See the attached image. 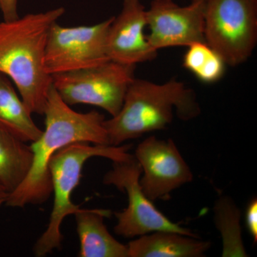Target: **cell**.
<instances>
[{"instance_id": "1", "label": "cell", "mask_w": 257, "mask_h": 257, "mask_svg": "<svg viewBox=\"0 0 257 257\" xmlns=\"http://www.w3.org/2000/svg\"><path fill=\"white\" fill-rule=\"evenodd\" d=\"M45 128L30 147L33 158L26 178L7 197L8 207L24 208L47 202L52 192L49 164L60 149L77 143L110 145L104 127V116L96 111L80 113L66 104L51 86L44 114Z\"/></svg>"}, {"instance_id": "2", "label": "cell", "mask_w": 257, "mask_h": 257, "mask_svg": "<svg viewBox=\"0 0 257 257\" xmlns=\"http://www.w3.org/2000/svg\"><path fill=\"white\" fill-rule=\"evenodd\" d=\"M64 8L0 23V73L11 79L32 114H43L52 76L45 67L50 29Z\"/></svg>"}, {"instance_id": "3", "label": "cell", "mask_w": 257, "mask_h": 257, "mask_svg": "<svg viewBox=\"0 0 257 257\" xmlns=\"http://www.w3.org/2000/svg\"><path fill=\"white\" fill-rule=\"evenodd\" d=\"M174 112L182 121L195 119L201 114L193 89L175 78L163 84L135 78L119 112L104 120L109 144L119 146L145 134L165 130L173 121Z\"/></svg>"}, {"instance_id": "4", "label": "cell", "mask_w": 257, "mask_h": 257, "mask_svg": "<svg viewBox=\"0 0 257 257\" xmlns=\"http://www.w3.org/2000/svg\"><path fill=\"white\" fill-rule=\"evenodd\" d=\"M131 147L132 145L91 146L89 143H77L67 145L56 152L49 164L52 194L54 195L53 207L47 229L34 246L35 256H46L62 246V221L67 216L74 214L80 209V205L72 202V194L79 185L86 162L94 157L109 159L112 162H126L134 157L128 152Z\"/></svg>"}, {"instance_id": "5", "label": "cell", "mask_w": 257, "mask_h": 257, "mask_svg": "<svg viewBox=\"0 0 257 257\" xmlns=\"http://www.w3.org/2000/svg\"><path fill=\"white\" fill-rule=\"evenodd\" d=\"M204 37L226 65L246 62L256 45L257 0H205Z\"/></svg>"}, {"instance_id": "6", "label": "cell", "mask_w": 257, "mask_h": 257, "mask_svg": "<svg viewBox=\"0 0 257 257\" xmlns=\"http://www.w3.org/2000/svg\"><path fill=\"white\" fill-rule=\"evenodd\" d=\"M136 65L108 60L89 68L54 74L52 85L69 106H98L111 116L119 112Z\"/></svg>"}, {"instance_id": "7", "label": "cell", "mask_w": 257, "mask_h": 257, "mask_svg": "<svg viewBox=\"0 0 257 257\" xmlns=\"http://www.w3.org/2000/svg\"><path fill=\"white\" fill-rule=\"evenodd\" d=\"M142 172L141 166L134 156L126 162H113L112 169L104 176V184L114 186L127 195V207L114 214V232L126 239H133L167 230L199 238L197 233L173 222L154 205L140 187Z\"/></svg>"}, {"instance_id": "8", "label": "cell", "mask_w": 257, "mask_h": 257, "mask_svg": "<svg viewBox=\"0 0 257 257\" xmlns=\"http://www.w3.org/2000/svg\"><path fill=\"white\" fill-rule=\"evenodd\" d=\"M114 17L96 25L63 27L53 24L49 33L45 67L47 73L73 72L109 60L106 37Z\"/></svg>"}, {"instance_id": "9", "label": "cell", "mask_w": 257, "mask_h": 257, "mask_svg": "<svg viewBox=\"0 0 257 257\" xmlns=\"http://www.w3.org/2000/svg\"><path fill=\"white\" fill-rule=\"evenodd\" d=\"M141 166L140 184L152 202L169 200L171 193L194 179L192 170L173 140L150 136L135 150Z\"/></svg>"}, {"instance_id": "10", "label": "cell", "mask_w": 257, "mask_h": 257, "mask_svg": "<svg viewBox=\"0 0 257 257\" xmlns=\"http://www.w3.org/2000/svg\"><path fill=\"white\" fill-rule=\"evenodd\" d=\"M204 10L205 0H193L187 6H179L173 0H152L146 10L149 43L158 52L205 42Z\"/></svg>"}, {"instance_id": "11", "label": "cell", "mask_w": 257, "mask_h": 257, "mask_svg": "<svg viewBox=\"0 0 257 257\" xmlns=\"http://www.w3.org/2000/svg\"><path fill=\"white\" fill-rule=\"evenodd\" d=\"M146 10L140 0H124L118 16L114 17L106 37V53L109 60L137 65L155 60L154 50L145 35Z\"/></svg>"}, {"instance_id": "12", "label": "cell", "mask_w": 257, "mask_h": 257, "mask_svg": "<svg viewBox=\"0 0 257 257\" xmlns=\"http://www.w3.org/2000/svg\"><path fill=\"white\" fill-rule=\"evenodd\" d=\"M111 211L104 209H79L74 213L80 257H128L127 245L117 241L108 231L104 219Z\"/></svg>"}, {"instance_id": "13", "label": "cell", "mask_w": 257, "mask_h": 257, "mask_svg": "<svg viewBox=\"0 0 257 257\" xmlns=\"http://www.w3.org/2000/svg\"><path fill=\"white\" fill-rule=\"evenodd\" d=\"M128 257H203L211 242L175 231L160 230L127 243Z\"/></svg>"}, {"instance_id": "14", "label": "cell", "mask_w": 257, "mask_h": 257, "mask_svg": "<svg viewBox=\"0 0 257 257\" xmlns=\"http://www.w3.org/2000/svg\"><path fill=\"white\" fill-rule=\"evenodd\" d=\"M0 128V206L23 183L31 167V147Z\"/></svg>"}, {"instance_id": "15", "label": "cell", "mask_w": 257, "mask_h": 257, "mask_svg": "<svg viewBox=\"0 0 257 257\" xmlns=\"http://www.w3.org/2000/svg\"><path fill=\"white\" fill-rule=\"evenodd\" d=\"M32 114L10 79L0 73V128L25 143L36 141L42 130L35 124Z\"/></svg>"}, {"instance_id": "16", "label": "cell", "mask_w": 257, "mask_h": 257, "mask_svg": "<svg viewBox=\"0 0 257 257\" xmlns=\"http://www.w3.org/2000/svg\"><path fill=\"white\" fill-rule=\"evenodd\" d=\"M214 221L222 239L223 257H246L242 239L240 210L232 198L221 196L214 206Z\"/></svg>"}, {"instance_id": "17", "label": "cell", "mask_w": 257, "mask_h": 257, "mask_svg": "<svg viewBox=\"0 0 257 257\" xmlns=\"http://www.w3.org/2000/svg\"><path fill=\"white\" fill-rule=\"evenodd\" d=\"M245 224L253 243L257 242V199L252 198L246 206L245 211Z\"/></svg>"}, {"instance_id": "18", "label": "cell", "mask_w": 257, "mask_h": 257, "mask_svg": "<svg viewBox=\"0 0 257 257\" xmlns=\"http://www.w3.org/2000/svg\"><path fill=\"white\" fill-rule=\"evenodd\" d=\"M18 0H0V12L5 21L18 18Z\"/></svg>"}, {"instance_id": "19", "label": "cell", "mask_w": 257, "mask_h": 257, "mask_svg": "<svg viewBox=\"0 0 257 257\" xmlns=\"http://www.w3.org/2000/svg\"><path fill=\"white\" fill-rule=\"evenodd\" d=\"M192 1H193V0H192Z\"/></svg>"}]
</instances>
